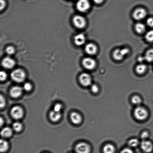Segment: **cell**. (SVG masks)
Wrapping results in <instances>:
<instances>
[{"instance_id":"1","label":"cell","mask_w":153,"mask_h":153,"mask_svg":"<svg viewBox=\"0 0 153 153\" xmlns=\"http://www.w3.org/2000/svg\"><path fill=\"white\" fill-rule=\"evenodd\" d=\"M11 76L12 79L15 82H21L25 79V74L22 69H17L11 73Z\"/></svg>"},{"instance_id":"2","label":"cell","mask_w":153,"mask_h":153,"mask_svg":"<svg viewBox=\"0 0 153 153\" xmlns=\"http://www.w3.org/2000/svg\"><path fill=\"white\" fill-rule=\"evenodd\" d=\"M148 114L146 110L142 107H138L134 111V115L137 119L144 120L148 116Z\"/></svg>"},{"instance_id":"3","label":"cell","mask_w":153,"mask_h":153,"mask_svg":"<svg viewBox=\"0 0 153 153\" xmlns=\"http://www.w3.org/2000/svg\"><path fill=\"white\" fill-rule=\"evenodd\" d=\"M129 52V49L127 48L116 50L113 53L114 58V59L117 60H120L124 58L125 55L128 54Z\"/></svg>"},{"instance_id":"4","label":"cell","mask_w":153,"mask_h":153,"mask_svg":"<svg viewBox=\"0 0 153 153\" xmlns=\"http://www.w3.org/2000/svg\"><path fill=\"white\" fill-rule=\"evenodd\" d=\"M90 7V4L88 0H79L77 4V8L81 12H86Z\"/></svg>"},{"instance_id":"5","label":"cell","mask_w":153,"mask_h":153,"mask_svg":"<svg viewBox=\"0 0 153 153\" xmlns=\"http://www.w3.org/2000/svg\"><path fill=\"white\" fill-rule=\"evenodd\" d=\"M12 117L16 119H21L23 115V111L22 109L18 106H16L13 108L11 111Z\"/></svg>"},{"instance_id":"6","label":"cell","mask_w":153,"mask_h":153,"mask_svg":"<svg viewBox=\"0 0 153 153\" xmlns=\"http://www.w3.org/2000/svg\"><path fill=\"white\" fill-rule=\"evenodd\" d=\"M84 66L88 70L94 69L96 66V62L94 59L91 58H86L83 61Z\"/></svg>"},{"instance_id":"7","label":"cell","mask_w":153,"mask_h":153,"mask_svg":"<svg viewBox=\"0 0 153 153\" xmlns=\"http://www.w3.org/2000/svg\"><path fill=\"white\" fill-rule=\"evenodd\" d=\"M73 22L75 26L78 28H83L86 25V21L85 18L80 15H76L74 17Z\"/></svg>"},{"instance_id":"8","label":"cell","mask_w":153,"mask_h":153,"mask_svg":"<svg viewBox=\"0 0 153 153\" xmlns=\"http://www.w3.org/2000/svg\"><path fill=\"white\" fill-rule=\"evenodd\" d=\"M75 150L78 153H89L91 150L89 146L84 143L78 144L76 146Z\"/></svg>"},{"instance_id":"9","label":"cell","mask_w":153,"mask_h":153,"mask_svg":"<svg viewBox=\"0 0 153 153\" xmlns=\"http://www.w3.org/2000/svg\"><path fill=\"white\" fill-rule=\"evenodd\" d=\"M146 11L143 8H138L134 11L133 17L136 20H141L144 19L146 16Z\"/></svg>"},{"instance_id":"10","label":"cell","mask_w":153,"mask_h":153,"mask_svg":"<svg viewBox=\"0 0 153 153\" xmlns=\"http://www.w3.org/2000/svg\"><path fill=\"white\" fill-rule=\"evenodd\" d=\"M80 81L81 84L85 87L89 86L91 82V76L86 73L83 74L80 76Z\"/></svg>"},{"instance_id":"11","label":"cell","mask_w":153,"mask_h":153,"mask_svg":"<svg viewBox=\"0 0 153 153\" xmlns=\"http://www.w3.org/2000/svg\"><path fill=\"white\" fill-rule=\"evenodd\" d=\"M15 64V61L9 57H7L4 58L2 61V66L7 69L13 68Z\"/></svg>"},{"instance_id":"12","label":"cell","mask_w":153,"mask_h":153,"mask_svg":"<svg viewBox=\"0 0 153 153\" xmlns=\"http://www.w3.org/2000/svg\"><path fill=\"white\" fill-rule=\"evenodd\" d=\"M141 148L144 152L149 153L153 149V146L151 142L148 141H143L141 144Z\"/></svg>"},{"instance_id":"13","label":"cell","mask_w":153,"mask_h":153,"mask_svg":"<svg viewBox=\"0 0 153 153\" xmlns=\"http://www.w3.org/2000/svg\"><path fill=\"white\" fill-rule=\"evenodd\" d=\"M85 51L89 55H94L96 53L97 48L95 44H88L86 46Z\"/></svg>"},{"instance_id":"14","label":"cell","mask_w":153,"mask_h":153,"mask_svg":"<svg viewBox=\"0 0 153 153\" xmlns=\"http://www.w3.org/2000/svg\"><path fill=\"white\" fill-rule=\"evenodd\" d=\"M22 89L21 87L15 86L13 87L10 91V94L14 98H17L22 94Z\"/></svg>"},{"instance_id":"15","label":"cell","mask_w":153,"mask_h":153,"mask_svg":"<svg viewBox=\"0 0 153 153\" xmlns=\"http://www.w3.org/2000/svg\"><path fill=\"white\" fill-rule=\"evenodd\" d=\"M74 41L75 44L77 45H82L85 42V37L82 34H78L75 36Z\"/></svg>"},{"instance_id":"16","label":"cell","mask_w":153,"mask_h":153,"mask_svg":"<svg viewBox=\"0 0 153 153\" xmlns=\"http://www.w3.org/2000/svg\"><path fill=\"white\" fill-rule=\"evenodd\" d=\"M71 121L74 124H79L81 122V117L76 112H73L71 115Z\"/></svg>"},{"instance_id":"17","label":"cell","mask_w":153,"mask_h":153,"mask_svg":"<svg viewBox=\"0 0 153 153\" xmlns=\"http://www.w3.org/2000/svg\"><path fill=\"white\" fill-rule=\"evenodd\" d=\"M50 117L52 121L57 122L60 119L61 114L59 112H57L53 110L50 112Z\"/></svg>"},{"instance_id":"18","label":"cell","mask_w":153,"mask_h":153,"mask_svg":"<svg viewBox=\"0 0 153 153\" xmlns=\"http://www.w3.org/2000/svg\"><path fill=\"white\" fill-rule=\"evenodd\" d=\"M12 134V131L11 129L8 127L3 129L1 132V136L4 138H8L11 136Z\"/></svg>"},{"instance_id":"19","label":"cell","mask_w":153,"mask_h":153,"mask_svg":"<svg viewBox=\"0 0 153 153\" xmlns=\"http://www.w3.org/2000/svg\"><path fill=\"white\" fill-rule=\"evenodd\" d=\"M9 148V144L7 141L4 140H1L0 144V151L1 152H5L7 151Z\"/></svg>"},{"instance_id":"20","label":"cell","mask_w":153,"mask_h":153,"mask_svg":"<svg viewBox=\"0 0 153 153\" xmlns=\"http://www.w3.org/2000/svg\"><path fill=\"white\" fill-rule=\"evenodd\" d=\"M135 29L138 34H142L146 30L145 25L142 23H138L135 25Z\"/></svg>"},{"instance_id":"21","label":"cell","mask_w":153,"mask_h":153,"mask_svg":"<svg viewBox=\"0 0 153 153\" xmlns=\"http://www.w3.org/2000/svg\"><path fill=\"white\" fill-rule=\"evenodd\" d=\"M115 151V148L112 144H108L106 145L103 148L104 153H114Z\"/></svg>"},{"instance_id":"22","label":"cell","mask_w":153,"mask_h":153,"mask_svg":"<svg viewBox=\"0 0 153 153\" xmlns=\"http://www.w3.org/2000/svg\"><path fill=\"white\" fill-rule=\"evenodd\" d=\"M144 58L145 60L148 62H152L153 61V50H150L147 51Z\"/></svg>"},{"instance_id":"23","label":"cell","mask_w":153,"mask_h":153,"mask_svg":"<svg viewBox=\"0 0 153 153\" xmlns=\"http://www.w3.org/2000/svg\"><path fill=\"white\" fill-rule=\"evenodd\" d=\"M146 70V66L144 64H140L139 65H138L136 68V71L138 74H139L144 73Z\"/></svg>"},{"instance_id":"24","label":"cell","mask_w":153,"mask_h":153,"mask_svg":"<svg viewBox=\"0 0 153 153\" xmlns=\"http://www.w3.org/2000/svg\"><path fill=\"white\" fill-rule=\"evenodd\" d=\"M145 38L148 42H153V30H151L147 33L146 34Z\"/></svg>"},{"instance_id":"25","label":"cell","mask_w":153,"mask_h":153,"mask_svg":"<svg viewBox=\"0 0 153 153\" xmlns=\"http://www.w3.org/2000/svg\"><path fill=\"white\" fill-rule=\"evenodd\" d=\"M13 128L14 131H16V132H19L22 129V124L20 122H15L13 125Z\"/></svg>"},{"instance_id":"26","label":"cell","mask_w":153,"mask_h":153,"mask_svg":"<svg viewBox=\"0 0 153 153\" xmlns=\"http://www.w3.org/2000/svg\"><path fill=\"white\" fill-rule=\"evenodd\" d=\"M138 140L136 138L130 140L128 142V145L131 147H135L138 145Z\"/></svg>"},{"instance_id":"27","label":"cell","mask_w":153,"mask_h":153,"mask_svg":"<svg viewBox=\"0 0 153 153\" xmlns=\"http://www.w3.org/2000/svg\"><path fill=\"white\" fill-rule=\"evenodd\" d=\"M131 101H132L133 103L136 104V105H138L141 102V98L138 96H134L133 97Z\"/></svg>"},{"instance_id":"28","label":"cell","mask_w":153,"mask_h":153,"mask_svg":"<svg viewBox=\"0 0 153 153\" xmlns=\"http://www.w3.org/2000/svg\"><path fill=\"white\" fill-rule=\"evenodd\" d=\"M6 52L9 55H11V54L14 53V52H15V49H14V47L10 46L7 48Z\"/></svg>"},{"instance_id":"29","label":"cell","mask_w":153,"mask_h":153,"mask_svg":"<svg viewBox=\"0 0 153 153\" xmlns=\"http://www.w3.org/2000/svg\"><path fill=\"white\" fill-rule=\"evenodd\" d=\"M61 109H62V106H61V104H56L54 107V111H57V112H60Z\"/></svg>"},{"instance_id":"30","label":"cell","mask_w":153,"mask_h":153,"mask_svg":"<svg viewBox=\"0 0 153 153\" xmlns=\"http://www.w3.org/2000/svg\"><path fill=\"white\" fill-rule=\"evenodd\" d=\"M7 78V74L5 71H1L0 73V78L1 81H4Z\"/></svg>"},{"instance_id":"31","label":"cell","mask_w":153,"mask_h":153,"mask_svg":"<svg viewBox=\"0 0 153 153\" xmlns=\"http://www.w3.org/2000/svg\"><path fill=\"white\" fill-rule=\"evenodd\" d=\"M24 89L26 91H29L31 89V85L29 83H26L24 85Z\"/></svg>"},{"instance_id":"32","label":"cell","mask_w":153,"mask_h":153,"mask_svg":"<svg viewBox=\"0 0 153 153\" xmlns=\"http://www.w3.org/2000/svg\"><path fill=\"white\" fill-rule=\"evenodd\" d=\"M91 90L92 91V92L95 93H98L99 91V88L98 86L95 85V84L92 85L91 87Z\"/></svg>"},{"instance_id":"33","label":"cell","mask_w":153,"mask_h":153,"mask_svg":"<svg viewBox=\"0 0 153 153\" xmlns=\"http://www.w3.org/2000/svg\"><path fill=\"white\" fill-rule=\"evenodd\" d=\"M147 24L149 26L153 28V18H149L147 19Z\"/></svg>"},{"instance_id":"34","label":"cell","mask_w":153,"mask_h":153,"mask_svg":"<svg viewBox=\"0 0 153 153\" xmlns=\"http://www.w3.org/2000/svg\"><path fill=\"white\" fill-rule=\"evenodd\" d=\"M5 100L4 99V97L2 95L1 96V108H4V106H5Z\"/></svg>"},{"instance_id":"35","label":"cell","mask_w":153,"mask_h":153,"mask_svg":"<svg viewBox=\"0 0 153 153\" xmlns=\"http://www.w3.org/2000/svg\"><path fill=\"white\" fill-rule=\"evenodd\" d=\"M120 153H133V152L132 150L129 148H126L123 149Z\"/></svg>"},{"instance_id":"36","label":"cell","mask_w":153,"mask_h":153,"mask_svg":"<svg viewBox=\"0 0 153 153\" xmlns=\"http://www.w3.org/2000/svg\"><path fill=\"white\" fill-rule=\"evenodd\" d=\"M148 133L146 131H144L141 134V138L143 139H146L148 137Z\"/></svg>"},{"instance_id":"37","label":"cell","mask_w":153,"mask_h":153,"mask_svg":"<svg viewBox=\"0 0 153 153\" xmlns=\"http://www.w3.org/2000/svg\"><path fill=\"white\" fill-rule=\"evenodd\" d=\"M5 1L4 0H1V7H0L1 9L2 10L3 9H4V7H5Z\"/></svg>"},{"instance_id":"38","label":"cell","mask_w":153,"mask_h":153,"mask_svg":"<svg viewBox=\"0 0 153 153\" xmlns=\"http://www.w3.org/2000/svg\"><path fill=\"white\" fill-rule=\"evenodd\" d=\"M94 1L95 3L99 4L101 3L103 1H104V0H94Z\"/></svg>"},{"instance_id":"39","label":"cell","mask_w":153,"mask_h":153,"mask_svg":"<svg viewBox=\"0 0 153 153\" xmlns=\"http://www.w3.org/2000/svg\"><path fill=\"white\" fill-rule=\"evenodd\" d=\"M138 60L140 62H142V61H144V60H145V58H144V57H141L138 58Z\"/></svg>"},{"instance_id":"40","label":"cell","mask_w":153,"mask_h":153,"mask_svg":"<svg viewBox=\"0 0 153 153\" xmlns=\"http://www.w3.org/2000/svg\"><path fill=\"white\" fill-rule=\"evenodd\" d=\"M2 121H3V120H2V118H1V125H2Z\"/></svg>"}]
</instances>
